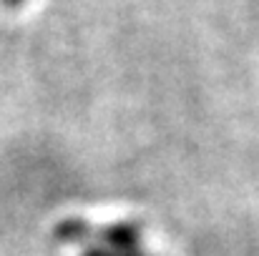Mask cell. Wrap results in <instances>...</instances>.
Wrapping results in <instances>:
<instances>
[{
    "instance_id": "7a4b0ae2",
    "label": "cell",
    "mask_w": 259,
    "mask_h": 256,
    "mask_svg": "<svg viewBox=\"0 0 259 256\" xmlns=\"http://www.w3.org/2000/svg\"><path fill=\"white\" fill-rule=\"evenodd\" d=\"M0 3H3L5 8H13V10H15V8H23L28 0H0Z\"/></svg>"
},
{
    "instance_id": "6da1fadb",
    "label": "cell",
    "mask_w": 259,
    "mask_h": 256,
    "mask_svg": "<svg viewBox=\"0 0 259 256\" xmlns=\"http://www.w3.org/2000/svg\"><path fill=\"white\" fill-rule=\"evenodd\" d=\"M78 256H151L144 249H108V246H81Z\"/></svg>"
}]
</instances>
